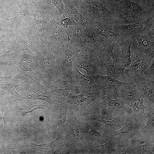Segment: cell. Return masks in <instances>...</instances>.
<instances>
[{
	"label": "cell",
	"mask_w": 154,
	"mask_h": 154,
	"mask_svg": "<svg viewBox=\"0 0 154 154\" xmlns=\"http://www.w3.org/2000/svg\"><path fill=\"white\" fill-rule=\"evenodd\" d=\"M89 22L100 21L114 25H123L118 4L106 0H70Z\"/></svg>",
	"instance_id": "6da1fadb"
},
{
	"label": "cell",
	"mask_w": 154,
	"mask_h": 154,
	"mask_svg": "<svg viewBox=\"0 0 154 154\" xmlns=\"http://www.w3.org/2000/svg\"><path fill=\"white\" fill-rule=\"evenodd\" d=\"M123 25L143 21L154 14V8L134 0H118Z\"/></svg>",
	"instance_id": "7a4b0ae2"
},
{
	"label": "cell",
	"mask_w": 154,
	"mask_h": 154,
	"mask_svg": "<svg viewBox=\"0 0 154 154\" xmlns=\"http://www.w3.org/2000/svg\"><path fill=\"white\" fill-rule=\"evenodd\" d=\"M114 40L115 45L114 52L116 71L119 76V81L128 82L124 72L131 61V48L133 38V37H121Z\"/></svg>",
	"instance_id": "3957f363"
},
{
	"label": "cell",
	"mask_w": 154,
	"mask_h": 154,
	"mask_svg": "<svg viewBox=\"0 0 154 154\" xmlns=\"http://www.w3.org/2000/svg\"><path fill=\"white\" fill-rule=\"evenodd\" d=\"M108 38L97 35L89 27L73 33L69 42L79 50L90 49L97 52L104 45Z\"/></svg>",
	"instance_id": "277c9868"
},
{
	"label": "cell",
	"mask_w": 154,
	"mask_h": 154,
	"mask_svg": "<svg viewBox=\"0 0 154 154\" xmlns=\"http://www.w3.org/2000/svg\"><path fill=\"white\" fill-rule=\"evenodd\" d=\"M72 33L62 24L57 22L53 18L47 20L45 35L54 52L56 54L60 46L64 42H69Z\"/></svg>",
	"instance_id": "5b68a950"
},
{
	"label": "cell",
	"mask_w": 154,
	"mask_h": 154,
	"mask_svg": "<svg viewBox=\"0 0 154 154\" xmlns=\"http://www.w3.org/2000/svg\"><path fill=\"white\" fill-rule=\"evenodd\" d=\"M132 44L134 48L133 58L130 64L124 72L128 82H131L141 75L154 60V57L149 56L140 50L135 38Z\"/></svg>",
	"instance_id": "8992f818"
},
{
	"label": "cell",
	"mask_w": 154,
	"mask_h": 154,
	"mask_svg": "<svg viewBox=\"0 0 154 154\" xmlns=\"http://www.w3.org/2000/svg\"><path fill=\"white\" fill-rule=\"evenodd\" d=\"M115 40L108 38L104 45L97 52V54L102 75H108L119 80L116 70L114 48Z\"/></svg>",
	"instance_id": "52a82bcc"
},
{
	"label": "cell",
	"mask_w": 154,
	"mask_h": 154,
	"mask_svg": "<svg viewBox=\"0 0 154 154\" xmlns=\"http://www.w3.org/2000/svg\"><path fill=\"white\" fill-rule=\"evenodd\" d=\"M79 53L72 51L68 42L63 43L56 54V68L58 79L65 80L72 70L74 61Z\"/></svg>",
	"instance_id": "ba28073f"
},
{
	"label": "cell",
	"mask_w": 154,
	"mask_h": 154,
	"mask_svg": "<svg viewBox=\"0 0 154 154\" xmlns=\"http://www.w3.org/2000/svg\"><path fill=\"white\" fill-rule=\"evenodd\" d=\"M79 50V54L75 58L73 66L85 70L87 74L91 77L98 74L102 75L96 51L88 49Z\"/></svg>",
	"instance_id": "9c48e42d"
},
{
	"label": "cell",
	"mask_w": 154,
	"mask_h": 154,
	"mask_svg": "<svg viewBox=\"0 0 154 154\" xmlns=\"http://www.w3.org/2000/svg\"><path fill=\"white\" fill-rule=\"evenodd\" d=\"M124 103L132 107L135 113L141 116L144 114V96L133 83L116 93Z\"/></svg>",
	"instance_id": "30bf717a"
},
{
	"label": "cell",
	"mask_w": 154,
	"mask_h": 154,
	"mask_svg": "<svg viewBox=\"0 0 154 154\" xmlns=\"http://www.w3.org/2000/svg\"><path fill=\"white\" fill-rule=\"evenodd\" d=\"M115 28L117 38L133 37L154 29V14L143 21L127 25H115Z\"/></svg>",
	"instance_id": "8fae6325"
},
{
	"label": "cell",
	"mask_w": 154,
	"mask_h": 154,
	"mask_svg": "<svg viewBox=\"0 0 154 154\" xmlns=\"http://www.w3.org/2000/svg\"><path fill=\"white\" fill-rule=\"evenodd\" d=\"M65 80L78 86L83 91L95 92L99 90L92 77L87 74H82L78 68L73 66L72 71Z\"/></svg>",
	"instance_id": "7c38bea8"
},
{
	"label": "cell",
	"mask_w": 154,
	"mask_h": 154,
	"mask_svg": "<svg viewBox=\"0 0 154 154\" xmlns=\"http://www.w3.org/2000/svg\"><path fill=\"white\" fill-rule=\"evenodd\" d=\"M99 90H101L103 95L110 93H116L127 86L129 82L121 81L108 75L98 74L91 77Z\"/></svg>",
	"instance_id": "4fadbf2b"
},
{
	"label": "cell",
	"mask_w": 154,
	"mask_h": 154,
	"mask_svg": "<svg viewBox=\"0 0 154 154\" xmlns=\"http://www.w3.org/2000/svg\"><path fill=\"white\" fill-rule=\"evenodd\" d=\"M62 1L68 18L75 25L70 26L73 33L89 26V22L79 12L70 0H62Z\"/></svg>",
	"instance_id": "5bb4252c"
},
{
	"label": "cell",
	"mask_w": 154,
	"mask_h": 154,
	"mask_svg": "<svg viewBox=\"0 0 154 154\" xmlns=\"http://www.w3.org/2000/svg\"><path fill=\"white\" fill-rule=\"evenodd\" d=\"M140 50L145 54L154 57V29L133 37Z\"/></svg>",
	"instance_id": "9a60e30c"
},
{
	"label": "cell",
	"mask_w": 154,
	"mask_h": 154,
	"mask_svg": "<svg viewBox=\"0 0 154 154\" xmlns=\"http://www.w3.org/2000/svg\"><path fill=\"white\" fill-rule=\"evenodd\" d=\"M143 94L145 98L153 104L154 101V80L147 78L142 75L137 77L131 82Z\"/></svg>",
	"instance_id": "2e32d148"
},
{
	"label": "cell",
	"mask_w": 154,
	"mask_h": 154,
	"mask_svg": "<svg viewBox=\"0 0 154 154\" xmlns=\"http://www.w3.org/2000/svg\"><path fill=\"white\" fill-rule=\"evenodd\" d=\"M89 22V27L97 35L106 38L116 40L117 35L115 25L100 21Z\"/></svg>",
	"instance_id": "e0dca14e"
},
{
	"label": "cell",
	"mask_w": 154,
	"mask_h": 154,
	"mask_svg": "<svg viewBox=\"0 0 154 154\" xmlns=\"http://www.w3.org/2000/svg\"><path fill=\"white\" fill-rule=\"evenodd\" d=\"M51 88L58 96H69L78 92L81 89L78 86L72 84L68 81L58 79L54 81Z\"/></svg>",
	"instance_id": "ac0fdd59"
},
{
	"label": "cell",
	"mask_w": 154,
	"mask_h": 154,
	"mask_svg": "<svg viewBox=\"0 0 154 154\" xmlns=\"http://www.w3.org/2000/svg\"><path fill=\"white\" fill-rule=\"evenodd\" d=\"M102 92H95L83 91L80 94L70 97L67 101L70 103L86 107L94 101L98 99L102 95Z\"/></svg>",
	"instance_id": "d6986e66"
},
{
	"label": "cell",
	"mask_w": 154,
	"mask_h": 154,
	"mask_svg": "<svg viewBox=\"0 0 154 154\" xmlns=\"http://www.w3.org/2000/svg\"><path fill=\"white\" fill-rule=\"evenodd\" d=\"M36 5L37 16L35 24L33 25V27L37 35L42 37L44 35L47 20L46 8L42 5L37 4Z\"/></svg>",
	"instance_id": "ffe728a7"
},
{
	"label": "cell",
	"mask_w": 154,
	"mask_h": 154,
	"mask_svg": "<svg viewBox=\"0 0 154 154\" xmlns=\"http://www.w3.org/2000/svg\"><path fill=\"white\" fill-rule=\"evenodd\" d=\"M104 104L118 111L125 110L127 108L124 103L118 97L116 93H110L104 95L101 97Z\"/></svg>",
	"instance_id": "44dd1931"
},
{
	"label": "cell",
	"mask_w": 154,
	"mask_h": 154,
	"mask_svg": "<svg viewBox=\"0 0 154 154\" xmlns=\"http://www.w3.org/2000/svg\"><path fill=\"white\" fill-rule=\"evenodd\" d=\"M28 88L26 91L27 93V96L22 98L18 100H22L23 99H31L32 100H40L49 102L51 101L52 99L49 96V93L45 92V93L41 92L37 89L34 90L33 88Z\"/></svg>",
	"instance_id": "7402d4cb"
},
{
	"label": "cell",
	"mask_w": 154,
	"mask_h": 154,
	"mask_svg": "<svg viewBox=\"0 0 154 154\" xmlns=\"http://www.w3.org/2000/svg\"><path fill=\"white\" fill-rule=\"evenodd\" d=\"M17 80L11 78H7L1 84V88L13 95L19 94L15 91V89L17 86L20 85Z\"/></svg>",
	"instance_id": "603a6c76"
},
{
	"label": "cell",
	"mask_w": 154,
	"mask_h": 154,
	"mask_svg": "<svg viewBox=\"0 0 154 154\" xmlns=\"http://www.w3.org/2000/svg\"><path fill=\"white\" fill-rule=\"evenodd\" d=\"M92 117L96 120L101 121L107 125L114 124L119 121V119L117 117L104 116L96 113L94 114Z\"/></svg>",
	"instance_id": "cb8c5ba5"
},
{
	"label": "cell",
	"mask_w": 154,
	"mask_h": 154,
	"mask_svg": "<svg viewBox=\"0 0 154 154\" xmlns=\"http://www.w3.org/2000/svg\"><path fill=\"white\" fill-rule=\"evenodd\" d=\"M15 44L11 50L7 51L4 49L0 52V61L7 64L11 63L13 56V50Z\"/></svg>",
	"instance_id": "d4e9b609"
},
{
	"label": "cell",
	"mask_w": 154,
	"mask_h": 154,
	"mask_svg": "<svg viewBox=\"0 0 154 154\" xmlns=\"http://www.w3.org/2000/svg\"><path fill=\"white\" fill-rule=\"evenodd\" d=\"M47 3L53 4L57 9L60 14H62L64 18L68 17L64 7L62 0H46Z\"/></svg>",
	"instance_id": "484cf974"
},
{
	"label": "cell",
	"mask_w": 154,
	"mask_h": 154,
	"mask_svg": "<svg viewBox=\"0 0 154 154\" xmlns=\"http://www.w3.org/2000/svg\"><path fill=\"white\" fill-rule=\"evenodd\" d=\"M139 149L141 153H144L147 151L148 146V143L146 139L141 138L137 141Z\"/></svg>",
	"instance_id": "4316f807"
},
{
	"label": "cell",
	"mask_w": 154,
	"mask_h": 154,
	"mask_svg": "<svg viewBox=\"0 0 154 154\" xmlns=\"http://www.w3.org/2000/svg\"><path fill=\"white\" fill-rule=\"evenodd\" d=\"M133 129V127L129 123H125L122 127L117 131L118 133H126L131 132Z\"/></svg>",
	"instance_id": "83f0119b"
},
{
	"label": "cell",
	"mask_w": 154,
	"mask_h": 154,
	"mask_svg": "<svg viewBox=\"0 0 154 154\" xmlns=\"http://www.w3.org/2000/svg\"><path fill=\"white\" fill-rule=\"evenodd\" d=\"M42 107H43V105H34L31 107L24 109L22 110V111L21 110L22 115H24L33 112L36 109H42Z\"/></svg>",
	"instance_id": "f1b7e54d"
},
{
	"label": "cell",
	"mask_w": 154,
	"mask_h": 154,
	"mask_svg": "<svg viewBox=\"0 0 154 154\" xmlns=\"http://www.w3.org/2000/svg\"><path fill=\"white\" fill-rule=\"evenodd\" d=\"M4 2L3 1L0 2V19L3 18L5 16V13L3 10Z\"/></svg>",
	"instance_id": "f546056e"
},
{
	"label": "cell",
	"mask_w": 154,
	"mask_h": 154,
	"mask_svg": "<svg viewBox=\"0 0 154 154\" xmlns=\"http://www.w3.org/2000/svg\"><path fill=\"white\" fill-rule=\"evenodd\" d=\"M154 125V119L153 117L149 119L146 122V126L148 127H153Z\"/></svg>",
	"instance_id": "4dcf8cb0"
},
{
	"label": "cell",
	"mask_w": 154,
	"mask_h": 154,
	"mask_svg": "<svg viewBox=\"0 0 154 154\" xmlns=\"http://www.w3.org/2000/svg\"><path fill=\"white\" fill-rule=\"evenodd\" d=\"M129 151L126 150H125L123 151H121L119 153V154H127L129 153Z\"/></svg>",
	"instance_id": "1f68e13d"
},
{
	"label": "cell",
	"mask_w": 154,
	"mask_h": 154,
	"mask_svg": "<svg viewBox=\"0 0 154 154\" xmlns=\"http://www.w3.org/2000/svg\"><path fill=\"white\" fill-rule=\"evenodd\" d=\"M134 0L137 2H139L141 1V0Z\"/></svg>",
	"instance_id": "d6a6232c"
},
{
	"label": "cell",
	"mask_w": 154,
	"mask_h": 154,
	"mask_svg": "<svg viewBox=\"0 0 154 154\" xmlns=\"http://www.w3.org/2000/svg\"><path fill=\"white\" fill-rule=\"evenodd\" d=\"M35 1H37L38 0H35Z\"/></svg>",
	"instance_id": "836d02e7"
}]
</instances>
